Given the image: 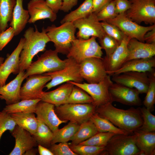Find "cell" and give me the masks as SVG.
<instances>
[{
  "label": "cell",
  "instance_id": "52a82bcc",
  "mask_svg": "<svg viewBox=\"0 0 155 155\" xmlns=\"http://www.w3.org/2000/svg\"><path fill=\"white\" fill-rule=\"evenodd\" d=\"M65 60V66L62 69L42 74L50 76L51 78L50 81L45 86L47 90L69 81L78 83H82L83 81L80 74V64L71 58H67Z\"/></svg>",
  "mask_w": 155,
  "mask_h": 155
},
{
  "label": "cell",
  "instance_id": "4316f807",
  "mask_svg": "<svg viewBox=\"0 0 155 155\" xmlns=\"http://www.w3.org/2000/svg\"><path fill=\"white\" fill-rule=\"evenodd\" d=\"M135 135L136 146L144 155L155 154V132H143L137 130L133 133Z\"/></svg>",
  "mask_w": 155,
  "mask_h": 155
},
{
  "label": "cell",
  "instance_id": "9a60e30c",
  "mask_svg": "<svg viewBox=\"0 0 155 155\" xmlns=\"http://www.w3.org/2000/svg\"><path fill=\"white\" fill-rule=\"evenodd\" d=\"M109 92L111 101L130 106H140L142 104L140 93L136 89L115 83L110 86Z\"/></svg>",
  "mask_w": 155,
  "mask_h": 155
},
{
  "label": "cell",
  "instance_id": "30bf717a",
  "mask_svg": "<svg viewBox=\"0 0 155 155\" xmlns=\"http://www.w3.org/2000/svg\"><path fill=\"white\" fill-rule=\"evenodd\" d=\"M68 82L88 94L92 98L93 104L96 107L111 102L109 89L113 82L109 75H108L103 80L97 83H78L71 81Z\"/></svg>",
  "mask_w": 155,
  "mask_h": 155
},
{
  "label": "cell",
  "instance_id": "681fc988",
  "mask_svg": "<svg viewBox=\"0 0 155 155\" xmlns=\"http://www.w3.org/2000/svg\"><path fill=\"white\" fill-rule=\"evenodd\" d=\"M112 0H92L93 13H97Z\"/></svg>",
  "mask_w": 155,
  "mask_h": 155
},
{
  "label": "cell",
  "instance_id": "5b68a950",
  "mask_svg": "<svg viewBox=\"0 0 155 155\" xmlns=\"http://www.w3.org/2000/svg\"><path fill=\"white\" fill-rule=\"evenodd\" d=\"M58 54L55 50L46 51L36 61L32 62L26 70L25 79L31 75L54 72L64 68L65 60L60 59Z\"/></svg>",
  "mask_w": 155,
  "mask_h": 155
},
{
  "label": "cell",
  "instance_id": "c3c4849f",
  "mask_svg": "<svg viewBox=\"0 0 155 155\" xmlns=\"http://www.w3.org/2000/svg\"><path fill=\"white\" fill-rule=\"evenodd\" d=\"M47 5L55 13L57 14L61 7L62 0H46Z\"/></svg>",
  "mask_w": 155,
  "mask_h": 155
},
{
  "label": "cell",
  "instance_id": "4dcf8cb0",
  "mask_svg": "<svg viewBox=\"0 0 155 155\" xmlns=\"http://www.w3.org/2000/svg\"><path fill=\"white\" fill-rule=\"evenodd\" d=\"M16 0H0V33L8 27L12 20Z\"/></svg>",
  "mask_w": 155,
  "mask_h": 155
},
{
  "label": "cell",
  "instance_id": "bcb514c9",
  "mask_svg": "<svg viewBox=\"0 0 155 155\" xmlns=\"http://www.w3.org/2000/svg\"><path fill=\"white\" fill-rule=\"evenodd\" d=\"M14 36V30L11 26L0 33V51L8 43Z\"/></svg>",
  "mask_w": 155,
  "mask_h": 155
},
{
  "label": "cell",
  "instance_id": "74e56055",
  "mask_svg": "<svg viewBox=\"0 0 155 155\" xmlns=\"http://www.w3.org/2000/svg\"><path fill=\"white\" fill-rule=\"evenodd\" d=\"M71 149L76 154L81 155L102 154L105 150V147L94 146L78 144H69Z\"/></svg>",
  "mask_w": 155,
  "mask_h": 155
},
{
  "label": "cell",
  "instance_id": "60d3db41",
  "mask_svg": "<svg viewBox=\"0 0 155 155\" xmlns=\"http://www.w3.org/2000/svg\"><path fill=\"white\" fill-rule=\"evenodd\" d=\"M100 45L106 53L105 57L110 56L115 50L119 44L114 38L106 34L100 38H98Z\"/></svg>",
  "mask_w": 155,
  "mask_h": 155
},
{
  "label": "cell",
  "instance_id": "9c48e42d",
  "mask_svg": "<svg viewBox=\"0 0 155 155\" xmlns=\"http://www.w3.org/2000/svg\"><path fill=\"white\" fill-rule=\"evenodd\" d=\"M130 8L125 13L134 22L140 24H155V0H130Z\"/></svg>",
  "mask_w": 155,
  "mask_h": 155
},
{
  "label": "cell",
  "instance_id": "816d5d0a",
  "mask_svg": "<svg viewBox=\"0 0 155 155\" xmlns=\"http://www.w3.org/2000/svg\"><path fill=\"white\" fill-rule=\"evenodd\" d=\"M144 42L149 44L155 43V27L147 32L144 37Z\"/></svg>",
  "mask_w": 155,
  "mask_h": 155
},
{
  "label": "cell",
  "instance_id": "277c9868",
  "mask_svg": "<svg viewBox=\"0 0 155 155\" xmlns=\"http://www.w3.org/2000/svg\"><path fill=\"white\" fill-rule=\"evenodd\" d=\"M96 107L92 103H66L55 106V111L61 120L80 125L89 120L96 112Z\"/></svg>",
  "mask_w": 155,
  "mask_h": 155
},
{
  "label": "cell",
  "instance_id": "8992f818",
  "mask_svg": "<svg viewBox=\"0 0 155 155\" xmlns=\"http://www.w3.org/2000/svg\"><path fill=\"white\" fill-rule=\"evenodd\" d=\"M96 38L92 36L87 40L76 38L72 43L67 57L73 59L79 64L88 58L102 59V49L96 41Z\"/></svg>",
  "mask_w": 155,
  "mask_h": 155
},
{
  "label": "cell",
  "instance_id": "6f0895ef",
  "mask_svg": "<svg viewBox=\"0 0 155 155\" xmlns=\"http://www.w3.org/2000/svg\"></svg>",
  "mask_w": 155,
  "mask_h": 155
},
{
  "label": "cell",
  "instance_id": "d6986e66",
  "mask_svg": "<svg viewBox=\"0 0 155 155\" xmlns=\"http://www.w3.org/2000/svg\"><path fill=\"white\" fill-rule=\"evenodd\" d=\"M10 133L15 139V143L9 155H24L26 151L38 145L29 132L17 125Z\"/></svg>",
  "mask_w": 155,
  "mask_h": 155
},
{
  "label": "cell",
  "instance_id": "4fadbf2b",
  "mask_svg": "<svg viewBox=\"0 0 155 155\" xmlns=\"http://www.w3.org/2000/svg\"><path fill=\"white\" fill-rule=\"evenodd\" d=\"M100 22L96 13H92L86 17L73 22L78 29L77 34L78 38L87 40L92 36L98 38L102 37L106 33Z\"/></svg>",
  "mask_w": 155,
  "mask_h": 155
},
{
  "label": "cell",
  "instance_id": "8fae6325",
  "mask_svg": "<svg viewBox=\"0 0 155 155\" xmlns=\"http://www.w3.org/2000/svg\"><path fill=\"white\" fill-rule=\"evenodd\" d=\"M106 21L116 26L131 39L135 38L142 42H145L144 37L145 34L155 27V24L148 26L140 25L127 17L125 13L119 14Z\"/></svg>",
  "mask_w": 155,
  "mask_h": 155
},
{
  "label": "cell",
  "instance_id": "44dd1931",
  "mask_svg": "<svg viewBox=\"0 0 155 155\" xmlns=\"http://www.w3.org/2000/svg\"><path fill=\"white\" fill-rule=\"evenodd\" d=\"M25 71H20L16 77L6 84L0 87V99L4 100L7 105L20 101V90L22 83L25 79Z\"/></svg>",
  "mask_w": 155,
  "mask_h": 155
},
{
  "label": "cell",
  "instance_id": "2e32d148",
  "mask_svg": "<svg viewBox=\"0 0 155 155\" xmlns=\"http://www.w3.org/2000/svg\"><path fill=\"white\" fill-rule=\"evenodd\" d=\"M113 76L111 80L115 83L135 88L140 94L147 92L149 83L148 72L128 71Z\"/></svg>",
  "mask_w": 155,
  "mask_h": 155
},
{
  "label": "cell",
  "instance_id": "f6af8a7d",
  "mask_svg": "<svg viewBox=\"0 0 155 155\" xmlns=\"http://www.w3.org/2000/svg\"><path fill=\"white\" fill-rule=\"evenodd\" d=\"M49 149L54 155H77L71 149L69 144L67 142L52 144Z\"/></svg>",
  "mask_w": 155,
  "mask_h": 155
},
{
  "label": "cell",
  "instance_id": "f35d334b",
  "mask_svg": "<svg viewBox=\"0 0 155 155\" xmlns=\"http://www.w3.org/2000/svg\"><path fill=\"white\" fill-rule=\"evenodd\" d=\"M143 120L142 126L137 130L143 132L155 131V116L146 108H140Z\"/></svg>",
  "mask_w": 155,
  "mask_h": 155
},
{
  "label": "cell",
  "instance_id": "11a10c76",
  "mask_svg": "<svg viewBox=\"0 0 155 155\" xmlns=\"http://www.w3.org/2000/svg\"><path fill=\"white\" fill-rule=\"evenodd\" d=\"M4 60V58L0 57V66L3 63Z\"/></svg>",
  "mask_w": 155,
  "mask_h": 155
},
{
  "label": "cell",
  "instance_id": "83f0119b",
  "mask_svg": "<svg viewBox=\"0 0 155 155\" xmlns=\"http://www.w3.org/2000/svg\"><path fill=\"white\" fill-rule=\"evenodd\" d=\"M10 114L17 125L27 131L32 135L36 132L38 122L34 113L19 112Z\"/></svg>",
  "mask_w": 155,
  "mask_h": 155
},
{
  "label": "cell",
  "instance_id": "d4e9b609",
  "mask_svg": "<svg viewBox=\"0 0 155 155\" xmlns=\"http://www.w3.org/2000/svg\"><path fill=\"white\" fill-rule=\"evenodd\" d=\"M127 46L129 55L126 62L133 59L150 58L155 55V43L149 44L131 38Z\"/></svg>",
  "mask_w": 155,
  "mask_h": 155
},
{
  "label": "cell",
  "instance_id": "ac0fdd59",
  "mask_svg": "<svg viewBox=\"0 0 155 155\" xmlns=\"http://www.w3.org/2000/svg\"><path fill=\"white\" fill-rule=\"evenodd\" d=\"M55 106L40 100L37 104L35 113L37 119L47 126L53 133L59 128V125L67 121L61 120L55 111Z\"/></svg>",
  "mask_w": 155,
  "mask_h": 155
},
{
  "label": "cell",
  "instance_id": "ffe728a7",
  "mask_svg": "<svg viewBox=\"0 0 155 155\" xmlns=\"http://www.w3.org/2000/svg\"><path fill=\"white\" fill-rule=\"evenodd\" d=\"M130 39L125 35L122 41L114 52L109 57L103 59L107 74L118 69L126 62L129 55L127 45Z\"/></svg>",
  "mask_w": 155,
  "mask_h": 155
},
{
  "label": "cell",
  "instance_id": "f1b7e54d",
  "mask_svg": "<svg viewBox=\"0 0 155 155\" xmlns=\"http://www.w3.org/2000/svg\"><path fill=\"white\" fill-rule=\"evenodd\" d=\"M98 132L94 124L89 120L80 125L78 130L71 139L70 144H79Z\"/></svg>",
  "mask_w": 155,
  "mask_h": 155
},
{
  "label": "cell",
  "instance_id": "f546056e",
  "mask_svg": "<svg viewBox=\"0 0 155 155\" xmlns=\"http://www.w3.org/2000/svg\"><path fill=\"white\" fill-rule=\"evenodd\" d=\"M94 124L98 132H109L117 134H130L116 126L107 119L100 116L96 112L90 119Z\"/></svg>",
  "mask_w": 155,
  "mask_h": 155
},
{
  "label": "cell",
  "instance_id": "7bdbcfd3",
  "mask_svg": "<svg viewBox=\"0 0 155 155\" xmlns=\"http://www.w3.org/2000/svg\"><path fill=\"white\" fill-rule=\"evenodd\" d=\"M115 1L112 0L96 13L98 20L106 21L115 17L118 15L115 11Z\"/></svg>",
  "mask_w": 155,
  "mask_h": 155
},
{
  "label": "cell",
  "instance_id": "484cf974",
  "mask_svg": "<svg viewBox=\"0 0 155 155\" xmlns=\"http://www.w3.org/2000/svg\"><path fill=\"white\" fill-rule=\"evenodd\" d=\"M10 26L13 29L15 36L20 34L25 28L30 18L28 10L23 8V0H16Z\"/></svg>",
  "mask_w": 155,
  "mask_h": 155
},
{
  "label": "cell",
  "instance_id": "7dc6e473",
  "mask_svg": "<svg viewBox=\"0 0 155 155\" xmlns=\"http://www.w3.org/2000/svg\"><path fill=\"white\" fill-rule=\"evenodd\" d=\"M115 10L117 15L124 13L130 8L131 1L129 0H115Z\"/></svg>",
  "mask_w": 155,
  "mask_h": 155
},
{
  "label": "cell",
  "instance_id": "ab89813d",
  "mask_svg": "<svg viewBox=\"0 0 155 155\" xmlns=\"http://www.w3.org/2000/svg\"><path fill=\"white\" fill-rule=\"evenodd\" d=\"M115 134L114 133L109 132H98L79 144L105 147L110 139Z\"/></svg>",
  "mask_w": 155,
  "mask_h": 155
},
{
  "label": "cell",
  "instance_id": "603a6c76",
  "mask_svg": "<svg viewBox=\"0 0 155 155\" xmlns=\"http://www.w3.org/2000/svg\"><path fill=\"white\" fill-rule=\"evenodd\" d=\"M155 58L135 59L126 61L117 70L108 74L109 75H118L128 71L149 72L154 70Z\"/></svg>",
  "mask_w": 155,
  "mask_h": 155
},
{
  "label": "cell",
  "instance_id": "6da1fadb",
  "mask_svg": "<svg viewBox=\"0 0 155 155\" xmlns=\"http://www.w3.org/2000/svg\"><path fill=\"white\" fill-rule=\"evenodd\" d=\"M96 112L130 134L137 130L143 123L139 108L131 107L127 110L119 109L114 107L112 102H109L96 107Z\"/></svg>",
  "mask_w": 155,
  "mask_h": 155
},
{
  "label": "cell",
  "instance_id": "db71d44e",
  "mask_svg": "<svg viewBox=\"0 0 155 155\" xmlns=\"http://www.w3.org/2000/svg\"><path fill=\"white\" fill-rule=\"evenodd\" d=\"M38 152V150L32 148L26 151L24 155H36Z\"/></svg>",
  "mask_w": 155,
  "mask_h": 155
},
{
  "label": "cell",
  "instance_id": "d6a6232c",
  "mask_svg": "<svg viewBox=\"0 0 155 155\" xmlns=\"http://www.w3.org/2000/svg\"><path fill=\"white\" fill-rule=\"evenodd\" d=\"M41 100L40 98L21 100L16 103L7 105L3 110L9 114L19 112L35 113L37 104Z\"/></svg>",
  "mask_w": 155,
  "mask_h": 155
},
{
  "label": "cell",
  "instance_id": "5bb4252c",
  "mask_svg": "<svg viewBox=\"0 0 155 155\" xmlns=\"http://www.w3.org/2000/svg\"><path fill=\"white\" fill-rule=\"evenodd\" d=\"M20 90L21 100L40 98L43 89L51 80L50 76L34 74L29 76Z\"/></svg>",
  "mask_w": 155,
  "mask_h": 155
},
{
  "label": "cell",
  "instance_id": "cb8c5ba5",
  "mask_svg": "<svg viewBox=\"0 0 155 155\" xmlns=\"http://www.w3.org/2000/svg\"><path fill=\"white\" fill-rule=\"evenodd\" d=\"M74 85L68 82L53 90L43 92L41 101L54 105L55 106L66 104Z\"/></svg>",
  "mask_w": 155,
  "mask_h": 155
},
{
  "label": "cell",
  "instance_id": "836d02e7",
  "mask_svg": "<svg viewBox=\"0 0 155 155\" xmlns=\"http://www.w3.org/2000/svg\"><path fill=\"white\" fill-rule=\"evenodd\" d=\"M92 0H85L77 9L66 15L60 21L61 24L86 17L93 13Z\"/></svg>",
  "mask_w": 155,
  "mask_h": 155
},
{
  "label": "cell",
  "instance_id": "d590c367",
  "mask_svg": "<svg viewBox=\"0 0 155 155\" xmlns=\"http://www.w3.org/2000/svg\"><path fill=\"white\" fill-rule=\"evenodd\" d=\"M93 102L92 98L88 94L81 88L74 85L67 103L93 104Z\"/></svg>",
  "mask_w": 155,
  "mask_h": 155
},
{
  "label": "cell",
  "instance_id": "e0dca14e",
  "mask_svg": "<svg viewBox=\"0 0 155 155\" xmlns=\"http://www.w3.org/2000/svg\"><path fill=\"white\" fill-rule=\"evenodd\" d=\"M24 41V38H21L16 48L7 57L0 66V87L5 84V82L10 74H18L20 72V57Z\"/></svg>",
  "mask_w": 155,
  "mask_h": 155
},
{
  "label": "cell",
  "instance_id": "e575fe53",
  "mask_svg": "<svg viewBox=\"0 0 155 155\" xmlns=\"http://www.w3.org/2000/svg\"><path fill=\"white\" fill-rule=\"evenodd\" d=\"M38 125L36 132L32 135L38 145L49 148L53 137V133L44 123L38 119Z\"/></svg>",
  "mask_w": 155,
  "mask_h": 155
},
{
  "label": "cell",
  "instance_id": "ee69618b",
  "mask_svg": "<svg viewBox=\"0 0 155 155\" xmlns=\"http://www.w3.org/2000/svg\"><path fill=\"white\" fill-rule=\"evenodd\" d=\"M106 33L116 40L120 44L125 35L117 27L106 21L101 22Z\"/></svg>",
  "mask_w": 155,
  "mask_h": 155
},
{
  "label": "cell",
  "instance_id": "7a4b0ae2",
  "mask_svg": "<svg viewBox=\"0 0 155 155\" xmlns=\"http://www.w3.org/2000/svg\"><path fill=\"white\" fill-rule=\"evenodd\" d=\"M35 30L34 28L30 27L24 35V41L20 57V71L26 70L34 56L39 52L45 50L46 44L50 42L44 27L41 32L35 25Z\"/></svg>",
  "mask_w": 155,
  "mask_h": 155
},
{
  "label": "cell",
  "instance_id": "b9f144b4",
  "mask_svg": "<svg viewBox=\"0 0 155 155\" xmlns=\"http://www.w3.org/2000/svg\"><path fill=\"white\" fill-rule=\"evenodd\" d=\"M16 124L10 115L3 110L0 115V140L3 134L7 130L11 132Z\"/></svg>",
  "mask_w": 155,
  "mask_h": 155
},
{
  "label": "cell",
  "instance_id": "1f68e13d",
  "mask_svg": "<svg viewBox=\"0 0 155 155\" xmlns=\"http://www.w3.org/2000/svg\"><path fill=\"white\" fill-rule=\"evenodd\" d=\"M80 125L69 121L67 125L60 129H58L53 133L51 145L60 142H67L78 130Z\"/></svg>",
  "mask_w": 155,
  "mask_h": 155
},
{
  "label": "cell",
  "instance_id": "8d00e7d4",
  "mask_svg": "<svg viewBox=\"0 0 155 155\" xmlns=\"http://www.w3.org/2000/svg\"><path fill=\"white\" fill-rule=\"evenodd\" d=\"M149 83L146 95L143 102L145 107L152 111L155 103V72L154 70L148 72Z\"/></svg>",
  "mask_w": 155,
  "mask_h": 155
},
{
  "label": "cell",
  "instance_id": "7c38bea8",
  "mask_svg": "<svg viewBox=\"0 0 155 155\" xmlns=\"http://www.w3.org/2000/svg\"><path fill=\"white\" fill-rule=\"evenodd\" d=\"M80 73L88 83H98L107 75L103 59L90 57L85 59L80 63Z\"/></svg>",
  "mask_w": 155,
  "mask_h": 155
},
{
  "label": "cell",
  "instance_id": "f907efd6",
  "mask_svg": "<svg viewBox=\"0 0 155 155\" xmlns=\"http://www.w3.org/2000/svg\"><path fill=\"white\" fill-rule=\"evenodd\" d=\"M62 5L60 10L64 12H68L78 3V0H62Z\"/></svg>",
  "mask_w": 155,
  "mask_h": 155
},
{
  "label": "cell",
  "instance_id": "f5cc1de1",
  "mask_svg": "<svg viewBox=\"0 0 155 155\" xmlns=\"http://www.w3.org/2000/svg\"><path fill=\"white\" fill-rule=\"evenodd\" d=\"M38 146V152L40 155H54L53 153L48 148L40 145Z\"/></svg>",
  "mask_w": 155,
  "mask_h": 155
},
{
  "label": "cell",
  "instance_id": "9f6ffc18",
  "mask_svg": "<svg viewBox=\"0 0 155 155\" xmlns=\"http://www.w3.org/2000/svg\"><path fill=\"white\" fill-rule=\"evenodd\" d=\"M1 112H0V114H1Z\"/></svg>",
  "mask_w": 155,
  "mask_h": 155
},
{
  "label": "cell",
  "instance_id": "3957f363",
  "mask_svg": "<svg viewBox=\"0 0 155 155\" xmlns=\"http://www.w3.org/2000/svg\"><path fill=\"white\" fill-rule=\"evenodd\" d=\"M76 29L73 22H67L59 26L52 25L45 30L50 41L54 43L56 51L67 55L72 42L76 38L75 35Z\"/></svg>",
  "mask_w": 155,
  "mask_h": 155
},
{
  "label": "cell",
  "instance_id": "7402d4cb",
  "mask_svg": "<svg viewBox=\"0 0 155 155\" xmlns=\"http://www.w3.org/2000/svg\"><path fill=\"white\" fill-rule=\"evenodd\" d=\"M27 8L30 16L28 21L29 23L45 19L53 22L57 19V14L47 5L44 0H31L28 4Z\"/></svg>",
  "mask_w": 155,
  "mask_h": 155
},
{
  "label": "cell",
  "instance_id": "ba28073f",
  "mask_svg": "<svg viewBox=\"0 0 155 155\" xmlns=\"http://www.w3.org/2000/svg\"><path fill=\"white\" fill-rule=\"evenodd\" d=\"M117 134L113 136L102 153L106 155H138L140 150L136 145L135 135Z\"/></svg>",
  "mask_w": 155,
  "mask_h": 155
}]
</instances>
